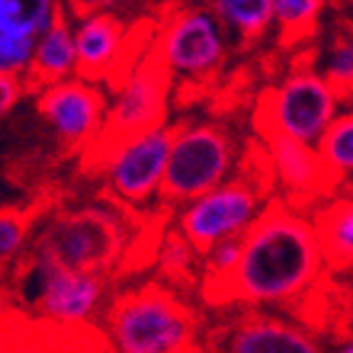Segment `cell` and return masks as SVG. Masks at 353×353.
I'll use <instances>...</instances> for the list:
<instances>
[{
    "label": "cell",
    "instance_id": "6da1fadb",
    "mask_svg": "<svg viewBox=\"0 0 353 353\" xmlns=\"http://www.w3.org/2000/svg\"><path fill=\"white\" fill-rule=\"evenodd\" d=\"M326 268L309 211L272 199L243 238L238 270L214 307H292L321 282Z\"/></svg>",
    "mask_w": 353,
    "mask_h": 353
},
{
    "label": "cell",
    "instance_id": "7a4b0ae2",
    "mask_svg": "<svg viewBox=\"0 0 353 353\" xmlns=\"http://www.w3.org/2000/svg\"><path fill=\"white\" fill-rule=\"evenodd\" d=\"M105 331L113 353H196V314L167 282H143L110 297Z\"/></svg>",
    "mask_w": 353,
    "mask_h": 353
},
{
    "label": "cell",
    "instance_id": "3957f363",
    "mask_svg": "<svg viewBox=\"0 0 353 353\" xmlns=\"http://www.w3.org/2000/svg\"><path fill=\"white\" fill-rule=\"evenodd\" d=\"M128 245V228L113 209L59 211L34 228L32 250L81 272L110 275Z\"/></svg>",
    "mask_w": 353,
    "mask_h": 353
},
{
    "label": "cell",
    "instance_id": "277c9868",
    "mask_svg": "<svg viewBox=\"0 0 353 353\" xmlns=\"http://www.w3.org/2000/svg\"><path fill=\"white\" fill-rule=\"evenodd\" d=\"M236 162V140L221 123L187 121L174 125L162 206L182 209L189 201L221 187L231 179Z\"/></svg>",
    "mask_w": 353,
    "mask_h": 353
},
{
    "label": "cell",
    "instance_id": "5b68a950",
    "mask_svg": "<svg viewBox=\"0 0 353 353\" xmlns=\"http://www.w3.org/2000/svg\"><path fill=\"white\" fill-rule=\"evenodd\" d=\"M346 108L341 96L314 66H299L260 96L258 128L263 138H287L316 148Z\"/></svg>",
    "mask_w": 353,
    "mask_h": 353
},
{
    "label": "cell",
    "instance_id": "8992f818",
    "mask_svg": "<svg viewBox=\"0 0 353 353\" xmlns=\"http://www.w3.org/2000/svg\"><path fill=\"white\" fill-rule=\"evenodd\" d=\"M15 292L25 307L59 324H83L108 307V275L72 270L30 248L15 265Z\"/></svg>",
    "mask_w": 353,
    "mask_h": 353
},
{
    "label": "cell",
    "instance_id": "52a82bcc",
    "mask_svg": "<svg viewBox=\"0 0 353 353\" xmlns=\"http://www.w3.org/2000/svg\"><path fill=\"white\" fill-rule=\"evenodd\" d=\"M270 201V184L241 172L209 194L176 209V231L204 255L219 243L243 241Z\"/></svg>",
    "mask_w": 353,
    "mask_h": 353
},
{
    "label": "cell",
    "instance_id": "ba28073f",
    "mask_svg": "<svg viewBox=\"0 0 353 353\" xmlns=\"http://www.w3.org/2000/svg\"><path fill=\"white\" fill-rule=\"evenodd\" d=\"M172 138L174 125L167 123L91 152L105 192L128 209H145L157 201L162 204Z\"/></svg>",
    "mask_w": 353,
    "mask_h": 353
},
{
    "label": "cell",
    "instance_id": "9c48e42d",
    "mask_svg": "<svg viewBox=\"0 0 353 353\" xmlns=\"http://www.w3.org/2000/svg\"><path fill=\"white\" fill-rule=\"evenodd\" d=\"M231 34L204 6L176 8L154 37V54L172 81H211L223 69L231 52Z\"/></svg>",
    "mask_w": 353,
    "mask_h": 353
},
{
    "label": "cell",
    "instance_id": "30bf717a",
    "mask_svg": "<svg viewBox=\"0 0 353 353\" xmlns=\"http://www.w3.org/2000/svg\"><path fill=\"white\" fill-rule=\"evenodd\" d=\"M174 86L170 72L157 54H145L113 81V96L108 101V116L101 138L96 140L86 154L105 150L132 135L167 125V103Z\"/></svg>",
    "mask_w": 353,
    "mask_h": 353
},
{
    "label": "cell",
    "instance_id": "8fae6325",
    "mask_svg": "<svg viewBox=\"0 0 353 353\" xmlns=\"http://www.w3.org/2000/svg\"><path fill=\"white\" fill-rule=\"evenodd\" d=\"M34 96L39 116L64 150H88L101 138L108 116V99L101 83L74 77L39 88Z\"/></svg>",
    "mask_w": 353,
    "mask_h": 353
},
{
    "label": "cell",
    "instance_id": "7c38bea8",
    "mask_svg": "<svg viewBox=\"0 0 353 353\" xmlns=\"http://www.w3.org/2000/svg\"><path fill=\"white\" fill-rule=\"evenodd\" d=\"M214 353H329L304 326L268 314L258 309H243L216 334Z\"/></svg>",
    "mask_w": 353,
    "mask_h": 353
},
{
    "label": "cell",
    "instance_id": "4fadbf2b",
    "mask_svg": "<svg viewBox=\"0 0 353 353\" xmlns=\"http://www.w3.org/2000/svg\"><path fill=\"white\" fill-rule=\"evenodd\" d=\"M265 160L272 182L287 194V204L312 211L319 201L334 194L319 152L312 145L287 138H265Z\"/></svg>",
    "mask_w": 353,
    "mask_h": 353
},
{
    "label": "cell",
    "instance_id": "5bb4252c",
    "mask_svg": "<svg viewBox=\"0 0 353 353\" xmlns=\"http://www.w3.org/2000/svg\"><path fill=\"white\" fill-rule=\"evenodd\" d=\"M74 37L79 52V77L88 81H108L123 74V57L128 54V30L110 10L74 20Z\"/></svg>",
    "mask_w": 353,
    "mask_h": 353
},
{
    "label": "cell",
    "instance_id": "9a60e30c",
    "mask_svg": "<svg viewBox=\"0 0 353 353\" xmlns=\"http://www.w3.org/2000/svg\"><path fill=\"white\" fill-rule=\"evenodd\" d=\"M331 272L353 270V192H334L309 211Z\"/></svg>",
    "mask_w": 353,
    "mask_h": 353
},
{
    "label": "cell",
    "instance_id": "2e32d148",
    "mask_svg": "<svg viewBox=\"0 0 353 353\" xmlns=\"http://www.w3.org/2000/svg\"><path fill=\"white\" fill-rule=\"evenodd\" d=\"M79 77V52L74 37V20L61 15L42 37L34 42L32 64L28 72L30 94L44 86H54L66 79Z\"/></svg>",
    "mask_w": 353,
    "mask_h": 353
},
{
    "label": "cell",
    "instance_id": "e0dca14e",
    "mask_svg": "<svg viewBox=\"0 0 353 353\" xmlns=\"http://www.w3.org/2000/svg\"><path fill=\"white\" fill-rule=\"evenodd\" d=\"M209 8L231 39L248 47L275 30L272 0H209Z\"/></svg>",
    "mask_w": 353,
    "mask_h": 353
},
{
    "label": "cell",
    "instance_id": "ac0fdd59",
    "mask_svg": "<svg viewBox=\"0 0 353 353\" xmlns=\"http://www.w3.org/2000/svg\"><path fill=\"white\" fill-rule=\"evenodd\" d=\"M316 152L334 192H353V105L339 113L316 143Z\"/></svg>",
    "mask_w": 353,
    "mask_h": 353
},
{
    "label": "cell",
    "instance_id": "d6986e66",
    "mask_svg": "<svg viewBox=\"0 0 353 353\" xmlns=\"http://www.w3.org/2000/svg\"><path fill=\"white\" fill-rule=\"evenodd\" d=\"M61 15V0H0V28L20 37H42Z\"/></svg>",
    "mask_w": 353,
    "mask_h": 353
},
{
    "label": "cell",
    "instance_id": "ffe728a7",
    "mask_svg": "<svg viewBox=\"0 0 353 353\" xmlns=\"http://www.w3.org/2000/svg\"><path fill=\"white\" fill-rule=\"evenodd\" d=\"M201 258L204 255L194 248L192 243L182 233L170 231L162 238L160 248H157V268L165 282L174 290L182 287H194V282L201 280Z\"/></svg>",
    "mask_w": 353,
    "mask_h": 353
},
{
    "label": "cell",
    "instance_id": "44dd1931",
    "mask_svg": "<svg viewBox=\"0 0 353 353\" xmlns=\"http://www.w3.org/2000/svg\"><path fill=\"white\" fill-rule=\"evenodd\" d=\"M319 72L341 96L343 105H353V22L346 20L336 25L324 50Z\"/></svg>",
    "mask_w": 353,
    "mask_h": 353
},
{
    "label": "cell",
    "instance_id": "7402d4cb",
    "mask_svg": "<svg viewBox=\"0 0 353 353\" xmlns=\"http://www.w3.org/2000/svg\"><path fill=\"white\" fill-rule=\"evenodd\" d=\"M34 228H37V216L30 211L0 209V272L8 268H15L32 248Z\"/></svg>",
    "mask_w": 353,
    "mask_h": 353
},
{
    "label": "cell",
    "instance_id": "603a6c76",
    "mask_svg": "<svg viewBox=\"0 0 353 353\" xmlns=\"http://www.w3.org/2000/svg\"><path fill=\"white\" fill-rule=\"evenodd\" d=\"M329 0H272L275 30L285 42H302L316 32Z\"/></svg>",
    "mask_w": 353,
    "mask_h": 353
},
{
    "label": "cell",
    "instance_id": "cb8c5ba5",
    "mask_svg": "<svg viewBox=\"0 0 353 353\" xmlns=\"http://www.w3.org/2000/svg\"><path fill=\"white\" fill-rule=\"evenodd\" d=\"M34 42L37 39L20 37L10 30L0 28V77H28Z\"/></svg>",
    "mask_w": 353,
    "mask_h": 353
},
{
    "label": "cell",
    "instance_id": "d4e9b609",
    "mask_svg": "<svg viewBox=\"0 0 353 353\" xmlns=\"http://www.w3.org/2000/svg\"><path fill=\"white\" fill-rule=\"evenodd\" d=\"M25 94H30L25 77H0V121L20 103Z\"/></svg>",
    "mask_w": 353,
    "mask_h": 353
},
{
    "label": "cell",
    "instance_id": "484cf974",
    "mask_svg": "<svg viewBox=\"0 0 353 353\" xmlns=\"http://www.w3.org/2000/svg\"><path fill=\"white\" fill-rule=\"evenodd\" d=\"M113 6V0H61V8H64L66 17H86L94 15V12H103Z\"/></svg>",
    "mask_w": 353,
    "mask_h": 353
},
{
    "label": "cell",
    "instance_id": "4316f807",
    "mask_svg": "<svg viewBox=\"0 0 353 353\" xmlns=\"http://www.w3.org/2000/svg\"><path fill=\"white\" fill-rule=\"evenodd\" d=\"M331 353H353V336L346 339V341H341V343H336Z\"/></svg>",
    "mask_w": 353,
    "mask_h": 353
}]
</instances>
